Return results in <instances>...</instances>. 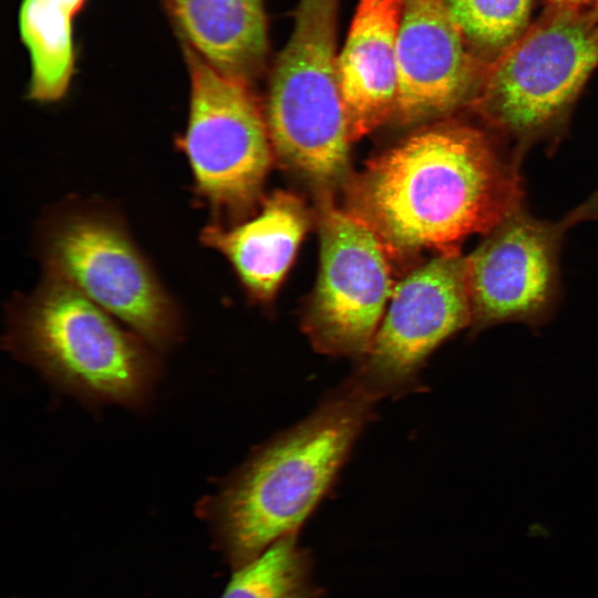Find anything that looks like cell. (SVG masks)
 <instances>
[{
	"mask_svg": "<svg viewBox=\"0 0 598 598\" xmlns=\"http://www.w3.org/2000/svg\"><path fill=\"white\" fill-rule=\"evenodd\" d=\"M320 200V270L302 328L317 351L358 360L369 350L394 286L377 235L327 192Z\"/></svg>",
	"mask_w": 598,
	"mask_h": 598,
	"instance_id": "ba28073f",
	"label": "cell"
},
{
	"mask_svg": "<svg viewBox=\"0 0 598 598\" xmlns=\"http://www.w3.org/2000/svg\"><path fill=\"white\" fill-rule=\"evenodd\" d=\"M40 255L45 274L125 322L158 353L181 340L176 302L113 210L97 204L65 205L44 223Z\"/></svg>",
	"mask_w": 598,
	"mask_h": 598,
	"instance_id": "8992f818",
	"label": "cell"
},
{
	"mask_svg": "<svg viewBox=\"0 0 598 598\" xmlns=\"http://www.w3.org/2000/svg\"><path fill=\"white\" fill-rule=\"evenodd\" d=\"M190 78L187 126L178 140L196 195L215 212L247 209L272 159L266 115L250 83L228 76L183 42Z\"/></svg>",
	"mask_w": 598,
	"mask_h": 598,
	"instance_id": "52a82bcc",
	"label": "cell"
},
{
	"mask_svg": "<svg viewBox=\"0 0 598 598\" xmlns=\"http://www.w3.org/2000/svg\"><path fill=\"white\" fill-rule=\"evenodd\" d=\"M310 551L289 534L260 556L233 570L220 598H320L323 590L312 578Z\"/></svg>",
	"mask_w": 598,
	"mask_h": 598,
	"instance_id": "2e32d148",
	"label": "cell"
},
{
	"mask_svg": "<svg viewBox=\"0 0 598 598\" xmlns=\"http://www.w3.org/2000/svg\"><path fill=\"white\" fill-rule=\"evenodd\" d=\"M71 18L49 0H23L19 23L31 55L29 99L55 102L66 93L74 65Z\"/></svg>",
	"mask_w": 598,
	"mask_h": 598,
	"instance_id": "9a60e30c",
	"label": "cell"
},
{
	"mask_svg": "<svg viewBox=\"0 0 598 598\" xmlns=\"http://www.w3.org/2000/svg\"><path fill=\"white\" fill-rule=\"evenodd\" d=\"M488 60L471 45L446 0H402L392 117L420 124L470 107Z\"/></svg>",
	"mask_w": 598,
	"mask_h": 598,
	"instance_id": "8fae6325",
	"label": "cell"
},
{
	"mask_svg": "<svg viewBox=\"0 0 598 598\" xmlns=\"http://www.w3.org/2000/svg\"><path fill=\"white\" fill-rule=\"evenodd\" d=\"M402 0H359L338 55L340 89L352 142L393 116Z\"/></svg>",
	"mask_w": 598,
	"mask_h": 598,
	"instance_id": "7c38bea8",
	"label": "cell"
},
{
	"mask_svg": "<svg viewBox=\"0 0 598 598\" xmlns=\"http://www.w3.org/2000/svg\"><path fill=\"white\" fill-rule=\"evenodd\" d=\"M466 326L471 303L465 257L440 254L394 286L353 374L381 398L406 390L430 353Z\"/></svg>",
	"mask_w": 598,
	"mask_h": 598,
	"instance_id": "9c48e42d",
	"label": "cell"
},
{
	"mask_svg": "<svg viewBox=\"0 0 598 598\" xmlns=\"http://www.w3.org/2000/svg\"><path fill=\"white\" fill-rule=\"evenodd\" d=\"M598 65V10L549 4L487 61L470 109L524 152L563 125Z\"/></svg>",
	"mask_w": 598,
	"mask_h": 598,
	"instance_id": "277c9868",
	"label": "cell"
},
{
	"mask_svg": "<svg viewBox=\"0 0 598 598\" xmlns=\"http://www.w3.org/2000/svg\"><path fill=\"white\" fill-rule=\"evenodd\" d=\"M499 136L445 118L370 161L349 186V212L388 254L460 252L523 208V154Z\"/></svg>",
	"mask_w": 598,
	"mask_h": 598,
	"instance_id": "6da1fadb",
	"label": "cell"
},
{
	"mask_svg": "<svg viewBox=\"0 0 598 598\" xmlns=\"http://www.w3.org/2000/svg\"><path fill=\"white\" fill-rule=\"evenodd\" d=\"M49 1L55 4L56 7H59L61 10H63L71 17L78 13L82 9L85 2V0H49Z\"/></svg>",
	"mask_w": 598,
	"mask_h": 598,
	"instance_id": "ac0fdd59",
	"label": "cell"
},
{
	"mask_svg": "<svg viewBox=\"0 0 598 598\" xmlns=\"http://www.w3.org/2000/svg\"><path fill=\"white\" fill-rule=\"evenodd\" d=\"M183 42L219 72L251 83L268 55L264 0H161Z\"/></svg>",
	"mask_w": 598,
	"mask_h": 598,
	"instance_id": "5bb4252c",
	"label": "cell"
},
{
	"mask_svg": "<svg viewBox=\"0 0 598 598\" xmlns=\"http://www.w3.org/2000/svg\"><path fill=\"white\" fill-rule=\"evenodd\" d=\"M339 0H300L270 78L266 121L272 148L329 188L348 171L352 143L336 51Z\"/></svg>",
	"mask_w": 598,
	"mask_h": 598,
	"instance_id": "5b68a950",
	"label": "cell"
},
{
	"mask_svg": "<svg viewBox=\"0 0 598 598\" xmlns=\"http://www.w3.org/2000/svg\"><path fill=\"white\" fill-rule=\"evenodd\" d=\"M308 221L302 202L279 190L255 218L231 227L213 224L204 228L200 239L228 259L255 299L268 302L296 256Z\"/></svg>",
	"mask_w": 598,
	"mask_h": 598,
	"instance_id": "4fadbf2b",
	"label": "cell"
},
{
	"mask_svg": "<svg viewBox=\"0 0 598 598\" xmlns=\"http://www.w3.org/2000/svg\"><path fill=\"white\" fill-rule=\"evenodd\" d=\"M63 279L45 274L9 308L6 349L59 390L91 404L142 406L159 380L158 352Z\"/></svg>",
	"mask_w": 598,
	"mask_h": 598,
	"instance_id": "3957f363",
	"label": "cell"
},
{
	"mask_svg": "<svg viewBox=\"0 0 598 598\" xmlns=\"http://www.w3.org/2000/svg\"><path fill=\"white\" fill-rule=\"evenodd\" d=\"M549 4H564L598 10V0H546Z\"/></svg>",
	"mask_w": 598,
	"mask_h": 598,
	"instance_id": "d6986e66",
	"label": "cell"
},
{
	"mask_svg": "<svg viewBox=\"0 0 598 598\" xmlns=\"http://www.w3.org/2000/svg\"><path fill=\"white\" fill-rule=\"evenodd\" d=\"M381 396L354 374L305 420L258 447L197 514L233 570L297 534L333 483Z\"/></svg>",
	"mask_w": 598,
	"mask_h": 598,
	"instance_id": "7a4b0ae2",
	"label": "cell"
},
{
	"mask_svg": "<svg viewBox=\"0 0 598 598\" xmlns=\"http://www.w3.org/2000/svg\"><path fill=\"white\" fill-rule=\"evenodd\" d=\"M471 45L491 59L528 27L533 0H446Z\"/></svg>",
	"mask_w": 598,
	"mask_h": 598,
	"instance_id": "e0dca14e",
	"label": "cell"
},
{
	"mask_svg": "<svg viewBox=\"0 0 598 598\" xmlns=\"http://www.w3.org/2000/svg\"><path fill=\"white\" fill-rule=\"evenodd\" d=\"M563 219L545 221L518 209L485 235L467 257L471 327L519 321L539 326L558 296Z\"/></svg>",
	"mask_w": 598,
	"mask_h": 598,
	"instance_id": "30bf717a",
	"label": "cell"
}]
</instances>
